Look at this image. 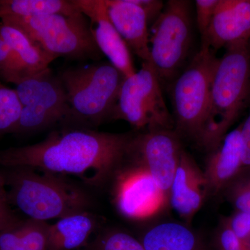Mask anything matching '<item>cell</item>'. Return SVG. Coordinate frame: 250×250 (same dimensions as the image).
I'll use <instances>...</instances> for the list:
<instances>
[{
    "mask_svg": "<svg viewBox=\"0 0 250 250\" xmlns=\"http://www.w3.org/2000/svg\"><path fill=\"white\" fill-rule=\"evenodd\" d=\"M209 195L205 172L193 159L183 150L170 191L169 201L182 218L190 220Z\"/></svg>",
    "mask_w": 250,
    "mask_h": 250,
    "instance_id": "13",
    "label": "cell"
},
{
    "mask_svg": "<svg viewBox=\"0 0 250 250\" xmlns=\"http://www.w3.org/2000/svg\"><path fill=\"white\" fill-rule=\"evenodd\" d=\"M190 4L188 1L170 0L151 27L149 62L161 83L170 85L188 57L192 39Z\"/></svg>",
    "mask_w": 250,
    "mask_h": 250,
    "instance_id": "7",
    "label": "cell"
},
{
    "mask_svg": "<svg viewBox=\"0 0 250 250\" xmlns=\"http://www.w3.org/2000/svg\"><path fill=\"white\" fill-rule=\"evenodd\" d=\"M97 227L89 212L75 213L49 225L47 250H74L83 246Z\"/></svg>",
    "mask_w": 250,
    "mask_h": 250,
    "instance_id": "17",
    "label": "cell"
},
{
    "mask_svg": "<svg viewBox=\"0 0 250 250\" xmlns=\"http://www.w3.org/2000/svg\"><path fill=\"white\" fill-rule=\"evenodd\" d=\"M205 172L209 194L223 192L243 166L241 124L228 132L220 145L210 151Z\"/></svg>",
    "mask_w": 250,
    "mask_h": 250,
    "instance_id": "16",
    "label": "cell"
},
{
    "mask_svg": "<svg viewBox=\"0 0 250 250\" xmlns=\"http://www.w3.org/2000/svg\"><path fill=\"white\" fill-rule=\"evenodd\" d=\"M5 174L8 201L29 219L47 222L88 211L91 197L65 177L28 167Z\"/></svg>",
    "mask_w": 250,
    "mask_h": 250,
    "instance_id": "3",
    "label": "cell"
},
{
    "mask_svg": "<svg viewBox=\"0 0 250 250\" xmlns=\"http://www.w3.org/2000/svg\"><path fill=\"white\" fill-rule=\"evenodd\" d=\"M111 119L123 120L135 129H172L171 115L163 95L161 82L150 62L125 79Z\"/></svg>",
    "mask_w": 250,
    "mask_h": 250,
    "instance_id": "8",
    "label": "cell"
},
{
    "mask_svg": "<svg viewBox=\"0 0 250 250\" xmlns=\"http://www.w3.org/2000/svg\"><path fill=\"white\" fill-rule=\"evenodd\" d=\"M79 11L74 0H0V18L72 14Z\"/></svg>",
    "mask_w": 250,
    "mask_h": 250,
    "instance_id": "21",
    "label": "cell"
},
{
    "mask_svg": "<svg viewBox=\"0 0 250 250\" xmlns=\"http://www.w3.org/2000/svg\"><path fill=\"white\" fill-rule=\"evenodd\" d=\"M227 221L241 240L250 234V213L236 211Z\"/></svg>",
    "mask_w": 250,
    "mask_h": 250,
    "instance_id": "28",
    "label": "cell"
},
{
    "mask_svg": "<svg viewBox=\"0 0 250 250\" xmlns=\"http://www.w3.org/2000/svg\"><path fill=\"white\" fill-rule=\"evenodd\" d=\"M135 135L87 128L53 131L41 142L0 150V166L75 176L88 185L104 184L129 156Z\"/></svg>",
    "mask_w": 250,
    "mask_h": 250,
    "instance_id": "1",
    "label": "cell"
},
{
    "mask_svg": "<svg viewBox=\"0 0 250 250\" xmlns=\"http://www.w3.org/2000/svg\"><path fill=\"white\" fill-rule=\"evenodd\" d=\"M168 196L147 170L131 165L121 172L115 187L117 208L123 216L134 220L151 218L160 211Z\"/></svg>",
    "mask_w": 250,
    "mask_h": 250,
    "instance_id": "11",
    "label": "cell"
},
{
    "mask_svg": "<svg viewBox=\"0 0 250 250\" xmlns=\"http://www.w3.org/2000/svg\"><path fill=\"white\" fill-rule=\"evenodd\" d=\"M218 243L220 250H237L245 247L243 240L237 236L228 221L223 224L219 231Z\"/></svg>",
    "mask_w": 250,
    "mask_h": 250,
    "instance_id": "27",
    "label": "cell"
},
{
    "mask_svg": "<svg viewBox=\"0 0 250 250\" xmlns=\"http://www.w3.org/2000/svg\"><path fill=\"white\" fill-rule=\"evenodd\" d=\"M22 222L10 208L9 202L0 200V233L17 228Z\"/></svg>",
    "mask_w": 250,
    "mask_h": 250,
    "instance_id": "29",
    "label": "cell"
},
{
    "mask_svg": "<svg viewBox=\"0 0 250 250\" xmlns=\"http://www.w3.org/2000/svg\"><path fill=\"white\" fill-rule=\"evenodd\" d=\"M110 21L129 49L143 62H150L149 31L146 11L134 0H105Z\"/></svg>",
    "mask_w": 250,
    "mask_h": 250,
    "instance_id": "15",
    "label": "cell"
},
{
    "mask_svg": "<svg viewBox=\"0 0 250 250\" xmlns=\"http://www.w3.org/2000/svg\"><path fill=\"white\" fill-rule=\"evenodd\" d=\"M140 241L145 250H206L196 233L183 224L174 222L154 225Z\"/></svg>",
    "mask_w": 250,
    "mask_h": 250,
    "instance_id": "18",
    "label": "cell"
},
{
    "mask_svg": "<svg viewBox=\"0 0 250 250\" xmlns=\"http://www.w3.org/2000/svg\"><path fill=\"white\" fill-rule=\"evenodd\" d=\"M30 75L12 49L0 36V78L16 85Z\"/></svg>",
    "mask_w": 250,
    "mask_h": 250,
    "instance_id": "24",
    "label": "cell"
},
{
    "mask_svg": "<svg viewBox=\"0 0 250 250\" xmlns=\"http://www.w3.org/2000/svg\"><path fill=\"white\" fill-rule=\"evenodd\" d=\"M243 41H250V0H219L202 43L214 52Z\"/></svg>",
    "mask_w": 250,
    "mask_h": 250,
    "instance_id": "14",
    "label": "cell"
},
{
    "mask_svg": "<svg viewBox=\"0 0 250 250\" xmlns=\"http://www.w3.org/2000/svg\"><path fill=\"white\" fill-rule=\"evenodd\" d=\"M225 49L215 66L208 113L196 141L208 152L218 147L250 100V41Z\"/></svg>",
    "mask_w": 250,
    "mask_h": 250,
    "instance_id": "2",
    "label": "cell"
},
{
    "mask_svg": "<svg viewBox=\"0 0 250 250\" xmlns=\"http://www.w3.org/2000/svg\"><path fill=\"white\" fill-rule=\"evenodd\" d=\"M243 241L246 248L250 250V234L249 236H247L244 240H243Z\"/></svg>",
    "mask_w": 250,
    "mask_h": 250,
    "instance_id": "32",
    "label": "cell"
},
{
    "mask_svg": "<svg viewBox=\"0 0 250 250\" xmlns=\"http://www.w3.org/2000/svg\"><path fill=\"white\" fill-rule=\"evenodd\" d=\"M0 19L22 31L55 59L98 60L103 55L92 35L88 18L80 11L37 17L3 16Z\"/></svg>",
    "mask_w": 250,
    "mask_h": 250,
    "instance_id": "5",
    "label": "cell"
},
{
    "mask_svg": "<svg viewBox=\"0 0 250 250\" xmlns=\"http://www.w3.org/2000/svg\"><path fill=\"white\" fill-rule=\"evenodd\" d=\"M47 222L29 219L0 233V250H47Z\"/></svg>",
    "mask_w": 250,
    "mask_h": 250,
    "instance_id": "20",
    "label": "cell"
},
{
    "mask_svg": "<svg viewBox=\"0 0 250 250\" xmlns=\"http://www.w3.org/2000/svg\"><path fill=\"white\" fill-rule=\"evenodd\" d=\"M58 76L70 106V123L89 129L111 119L125 78L109 62L68 67Z\"/></svg>",
    "mask_w": 250,
    "mask_h": 250,
    "instance_id": "4",
    "label": "cell"
},
{
    "mask_svg": "<svg viewBox=\"0 0 250 250\" xmlns=\"http://www.w3.org/2000/svg\"><path fill=\"white\" fill-rule=\"evenodd\" d=\"M22 105L16 90L0 82V135L14 133L21 118Z\"/></svg>",
    "mask_w": 250,
    "mask_h": 250,
    "instance_id": "22",
    "label": "cell"
},
{
    "mask_svg": "<svg viewBox=\"0 0 250 250\" xmlns=\"http://www.w3.org/2000/svg\"><path fill=\"white\" fill-rule=\"evenodd\" d=\"M223 192L236 211L250 213V166L242 167Z\"/></svg>",
    "mask_w": 250,
    "mask_h": 250,
    "instance_id": "23",
    "label": "cell"
},
{
    "mask_svg": "<svg viewBox=\"0 0 250 250\" xmlns=\"http://www.w3.org/2000/svg\"><path fill=\"white\" fill-rule=\"evenodd\" d=\"M0 200L8 201L7 188H6L5 174L0 172Z\"/></svg>",
    "mask_w": 250,
    "mask_h": 250,
    "instance_id": "31",
    "label": "cell"
},
{
    "mask_svg": "<svg viewBox=\"0 0 250 250\" xmlns=\"http://www.w3.org/2000/svg\"><path fill=\"white\" fill-rule=\"evenodd\" d=\"M179 134L172 129L149 130L135 135L128 159L147 170L167 196L183 152ZM169 200V199H168Z\"/></svg>",
    "mask_w": 250,
    "mask_h": 250,
    "instance_id": "10",
    "label": "cell"
},
{
    "mask_svg": "<svg viewBox=\"0 0 250 250\" xmlns=\"http://www.w3.org/2000/svg\"><path fill=\"white\" fill-rule=\"evenodd\" d=\"M218 2L219 0L195 1L197 25L199 31L201 34L202 40H203L207 36Z\"/></svg>",
    "mask_w": 250,
    "mask_h": 250,
    "instance_id": "26",
    "label": "cell"
},
{
    "mask_svg": "<svg viewBox=\"0 0 250 250\" xmlns=\"http://www.w3.org/2000/svg\"><path fill=\"white\" fill-rule=\"evenodd\" d=\"M218 58L209 46L200 51L170 85L176 132L197 141L205 125L213 73Z\"/></svg>",
    "mask_w": 250,
    "mask_h": 250,
    "instance_id": "6",
    "label": "cell"
},
{
    "mask_svg": "<svg viewBox=\"0 0 250 250\" xmlns=\"http://www.w3.org/2000/svg\"><path fill=\"white\" fill-rule=\"evenodd\" d=\"M0 36L31 75L48 68L49 64L56 59L13 26L0 23Z\"/></svg>",
    "mask_w": 250,
    "mask_h": 250,
    "instance_id": "19",
    "label": "cell"
},
{
    "mask_svg": "<svg viewBox=\"0 0 250 250\" xmlns=\"http://www.w3.org/2000/svg\"><path fill=\"white\" fill-rule=\"evenodd\" d=\"M237 250H248V248H246V246L244 247V248H241V249Z\"/></svg>",
    "mask_w": 250,
    "mask_h": 250,
    "instance_id": "33",
    "label": "cell"
},
{
    "mask_svg": "<svg viewBox=\"0 0 250 250\" xmlns=\"http://www.w3.org/2000/svg\"><path fill=\"white\" fill-rule=\"evenodd\" d=\"M243 166H250V111L246 121L241 123Z\"/></svg>",
    "mask_w": 250,
    "mask_h": 250,
    "instance_id": "30",
    "label": "cell"
},
{
    "mask_svg": "<svg viewBox=\"0 0 250 250\" xmlns=\"http://www.w3.org/2000/svg\"><path fill=\"white\" fill-rule=\"evenodd\" d=\"M79 10L89 21L90 31L98 48L110 63L125 78L134 75L136 70L130 49L108 17L105 0H74Z\"/></svg>",
    "mask_w": 250,
    "mask_h": 250,
    "instance_id": "12",
    "label": "cell"
},
{
    "mask_svg": "<svg viewBox=\"0 0 250 250\" xmlns=\"http://www.w3.org/2000/svg\"><path fill=\"white\" fill-rule=\"evenodd\" d=\"M100 250H145L141 241L121 231H108L99 244Z\"/></svg>",
    "mask_w": 250,
    "mask_h": 250,
    "instance_id": "25",
    "label": "cell"
},
{
    "mask_svg": "<svg viewBox=\"0 0 250 250\" xmlns=\"http://www.w3.org/2000/svg\"><path fill=\"white\" fill-rule=\"evenodd\" d=\"M16 85L22 111L14 133L32 134L57 123H70L66 93L58 75L49 67L28 75Z\"/></svg>",
    "mask_w": 250,
    "mask_h": 250,
    "instance_id": "9",
    "label": "cell"
}]
</instances>
